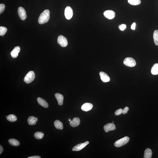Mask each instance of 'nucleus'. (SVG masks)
<instances>
[{"mask_svg":"<svg viewBox=\"0 0 158 158\" xmlns=\"http://www.w3.org/2000/svg\"><path fill=\"white\" fill-rule=\"evenodd\" d=\"M7 31V29L3 26L0 27V36H4Z\"/></svg>","mask_w":158,"mask_h":158,"instance_id":"obj_26","label":"nucleus"},{"mask_svg":"<svg viewBox=\"0 0 158 158\" xmlns=\"http://www.w3.org/2000/svg\"><path fill=\"white\" fill-rule=\"evenodd\" d=\"M104 15L106 18L109 20H112L115 18L116 13L112 10H108L104 12Z\"/></svg>","mask_w":158,"mask_h":158,"instance_id":"obj_8","label":"nucleus"},{"mask_svg":"<svg viewBox=\"0 0 158 158\" xmlns=\"http://www.w3.org/2000/svg\"><path fill=\"white\" fill-rule=\"evenodd\" d=\"M10 145L14 146H18L20 145V142L18 140L15 139H10L8 140Z\"/></svg>","mask_w":158,"mask_h":158,"instance_id":"obj_18","label":"nucleus"},{"mask_svg":"<svg viewBox=\"0 0 158 158\" xmlns=\"http://www.w3.org/2000/svg\"><path fill=\"white\" fill-rule=\"evenodd\" d=\"M35 78V75L34 72L30 71L26 76L24 79V81L27 84H30L33 81Z\"/></svg>","mask_w":158,"mask_h":158,"instance_id":"obj_3","label":"nucleus"},{"mask_svg":"<svg viewBox=\"0 0 158 158\" xmlns=\"http://www.w3.org/2000/svg\"><path fill=\"white\" fill-rule=\"evenodd\" d=\"M3 150V149L2 146L1 145L0 146V154H1L2 153Z\"/></svg>","mask_w":158,"mask_h":158,"instance_id":"obj_33","label":"nucleus"},{"mask_svg":"<svg viewBox=\"0 0 158 158\" xmlns=\"http://www.w3.org/2000/svg\"><path fill=\"white\" fill-rule=\"evenodd\" d=\"M7 116H6V117L7 118Z\"/></svg>","mask_w":158,"mask_h":158,"instance_id":"obj_35","label":"nucleus"},{"mask_svg":"<svg viewBox=\"0 0 158 158\" xmlns=\"http://www.w3.org/2000/svg\"><path fill=\"white\" fill-rule=\"evenodd\" d=\"M120 30L122 31L124 30L126 28V26L125 24H122L120 25L118 27Z\"/></svg>","mask_w":158,"mask_h":158,"instance_id":"obj_29","label":"nucleus"},{"mask_svg":"<svg viewBox=\"0 0 158 158\" xmlns=\"http://www.w3.org/2000/svg\"><path fill=\"white\" fill-rule=\"evenodd\" d=\"M5 8V6L4 4H0V14H1L4 11Z\"/></svg>","mask_w":158,"mask_h":158,"instance_id":"obj_28","label":"nucleus"},{"mask_svg":"<svg viewBox=\"0 0 158 158\" xmlns=\"http://www.w3.org/2000/svg\"><path fill=\"white\" fill-rule=\"evenodd\" d=\"M18 13L19 16L22 20H24L27 18L26 12L24 8L20 6L18 9Z\"/></svg>","mask_w":158,"mask_h":158,"instance_id":"obj_7","label":"nucleus"},{"mask_svg":"<svg viewBox=\"0 0 158 158\" xmlns=\"http://www.w3.org/2000/svg\"><path fill=\"white\" fill-rule=\"evenodd\" d=\"M28 158H41V157L39 156H34L28 157Z\"/></svg>","mask_w":158,"mask_h":158,"instance_id":"obj_32","label":"nucleus"},{"mask_svg":"<svg viewBox=\"0 0 158 158\" xmlns=\"http://www.w3.org/2000/svg\"><path fill=\"white\" fill-rule=\"evenodd\" d=\"M6 119L11 122H14L17 120L16 116L15 115L13 114H10L6 118Z\"/></svg>","mask_w":158,"mask_h":158,"instance_id":"obj_22","label":"nucleus"},{"mask_svg":"<svg viewBox=\"0 0 158 158\" xmlns=\"http://www.w3.org/2000/svg\"><path fill=\"white\" fill-rule=\"evenodd\" d=\"M20 48L19 46H16L15 47L11 53L12 57L15 58L18 57V53L20 52Z\"/></svg>","mask_w":158,"mask_h":158,"instance_id":"obj_14","label":"nucleus"},{"mask_svg":"<svg viewBox=\"0 0 158 158\" xmlns=\"http://www.w3.org/2000/svg\"><path fill=\"white\" fill-rule=\"evenodd\" d=\"M116 126L113 123H108L105 125L104 126V130L106 132H108L110 130H116Z\"/></svg>","mask_w":158,"mask_h":158,"instance_id":"obj_10","label":"nucleus"},{"mask_svg":"<svg viewBox=\"0 0 158 158\" xmlns=\"http://www.w3.org/2000/svg\"><path fill=\"white\" fill-rule=\"evenodd\" d=\"M50 18V12L49 10H46L41 14L38 20V23L40 24L47 23L49 21Z\"/></svg>","mask_w":158,"mask_h":158,"instance_id":"obj_1","label":"nucleus"},{"mask_svg":"<svg viewBox=\"0 0 158 158\" xmlns=\"http://www.w3.org/2000/svg\"><path fill=\"white\" fill-rule=\"evenodd\" d=\"M38 119L37 118L34 116H30L28 118L27 122L29 125H35L36 124Z\"/></svg>","mask_w":158,"mask_h":158,"instance_id":"obj_17","label":"nucleus"},{"mask_svg":"<svg viewBox=\"0 0 158 158\" xmlns=\"http://www.w3.org/2000/svg\"><path fill=\"white\" fill-rule=\"evenodd\" d=\"M34 137L37 140H41L43 138L44 134L42 132H36L34 134Z\"/></svg>","mask_w":158,"mask_h":158,"instance_id":"obj_23","label":"nucleus"},{"mask_svg":"<svg viewBox=\"0 0 158 158\" xmlns=\"http://www.w3.org/2000/svg\"><path fill=\"white\" fill-rule=\"evenodd\" d=\"M123 110L121 108L118 109L116 110L115 112V114L116 116H120Z\"/></svg>","mask_w":158,"mask_h":158,"instance_id":"obj_27","label":"nucleus"},{"mask_svg":"<svg viewBox=\"0 0 158 158\" xmlns=\"http://www.w3.org/2000/svg\"><path fill=\"white\" fill-rule=\"evenodd\" d=\"M80 118H74L70 122V124L71 126L75 128L80 125Z\"/></svg>","mask_w":158,"mask_h":158,"instance_id":"obj_13","label":"nucleus"},{"mask_svg":"<svg viewBox=\"0 0 158 158\" xmlns=\"http://www.w3.org/2000/svg\"><path fill=\"white\" fill-rule=\"evenodd\" d=\"M114 123V122H113H113H112V123Z\"/></svg>","mask_w":158,"mask_h":158,"instance_id":"obj_34","label":"nucleus"},{"mask_svg":"<svg viewBox=\"0 0 158 158\" xmlns=\"http://www.w3.org/2000/svg\"><path fill=\"white\" fill-rule=\"evenodd\" d=\"M93 107V105L89 103H86L84 104L81 107L82 110L87 112L90 110Z\"/></svg>","mask_w":158,"mask_h":158,"instance_id":"obj_12","label":"nucleus"},{"mask_svg":"<svg viewBox=\"0 0 158 158\" xmlns=\"http://www.w3.org/2000/svg\"><path fill=\"white\" fill-rule=\"evenodd\" d=\"M124 64L126 66L130 67H134L136 65V62L134 59L131 58H127L124 61Z\"/></svg>","mask_w":158,"mask_h":158,"instance_id":"obj_4","label":"nucleus"},{"mask_svg":"<svg viewBox=\"0 0 158 158\" xmlns=\"http://www.w3.org/2000/svg\"><path fill=\"white\" fill-rule=\"evenodd\" d=\"M128 2L133 6H137L140 4L141 1L140 0H128Z\"/></svg>","mask_w":158,"mask_h":158,"instance_id":"obj_25","label":"nucleus"},{"mask_svg":"<svg viewBox=\"0 0 158 158\" xmlns=\"http://www.w3.org/2000/svg\"><path fill=\"white\" fill-rule=\"evenodd\" d=\"M99 74L101 80L103 82L106 83L109 82L110 80L109 76L106 73L101 72Z\"/></svg>","mask_w":158,"mask_h":158,"instance_id":"obj_11","label":"nucleus"},{"mask_svg":"<svg viewBox=\"0 0 158 158\" xmlns=\"http://www.w3.org/2000/svg\"><path fill=\"white\" fill-rule=\"evenodd\" d=\"M54 125L56 128L58 130H62L63 128V124L59 120H57L55 121Z\"/></svg>","mask_w":158,"mask_h":158,"instance_id":"obj_20","label":"nucleus"},{"mask_svg":"<svg viewBox=\"0 0 158 158\" xmlns=\"http://www.w3.org/2000/svg\"><path fill=\"white\" fill-rule=\"evenodd\" d=\"M55 97L57 100L58 104L59 106H62L63 104L64 97L62 95L59 93L55 94Z\"/></svg>","mask_w":158,"mask_h":158,"instance_id":"obj_15","label":"nucleus"},{"mask_svg":"<svg viewBox=\"0 0 158 158\" xmlns=\"http://www.w3.org/2000/svg\"><path fill=\"white\" fill-rule=\"evenodd\" d=\"M152 155V152L150 148H147L146 149L144 152V158H151Z\"/></svg>","mask_w":158,"mask_h":158,"instance_id":"obj_19","label":"nucleus"},{"mask_svg":"<svg viewBox=\"0 0 158 158\" xmlns=\"http://www.w3.org/2000/svg\"><path fill=\"white\" fill-rule=\"evenodd\" d=\"M129 140V138L128 136H125L116 141L114 143V145L116 147H121L128 143Z\"/></svg>","mask_w":158,"mask_h":158,"instance_id":"obj_2","label":"nucleus"},{"mask_svg":"<svg viewBox=\"0 0 158 158\" xmlns=\"http://www.w3.org/2000/svg\"><path fill=\"white\" fill-rule=\"evenodd\" d=\"M37 100L39 104L42 106V107L45 108H47L48 107V104L47 102L42 98L40 97L38 98Z\"/></svg>","mask_w":158,"mask_h":158,"instance_id":"obj_16","label":"nucleus"},{"mask_svg":"<svg viewBox=\"0 0 158 158\" xmlns=\"http://www.w3.org/2000/svg\"><path fill=\"white\" fill-rule=\"evenodd\" d=\"M58 42L59 45L62 47H66L68 45L67 39L63 36L60 35L58 36Z\"/></svg>","mask_w":158,"mask_h":158,"instance_id":"obj_5","label":"nucleus"},{"mask_svg":"<svg viewBox=\"0 0 158 158\" xmlns=\"http://www.w3.org/2000/svg\"><path fill=\"white\" fill-rule=\"evenodd\" d=\"M89 144V142L86 141L84 143L79 144L74 147L72 149V150L73 151H79L81 150L86 146Z\"/></svg>","mask_w":158,"mask_h":158,"instance_id":"obj_9","label":"nucleus"},{"mask_svg":"<svg viewBox=\"0 0 158 158\" xmlns=\"http://www.w3.org/2000/svg\"><path fill=\"white\" fill-rule=\"evenodd\" d=\"M73 14L72 9L70 6H67L64 11V15L66 19L70 20L72 18Z\"/></svg>","mask_w":158,"mask_h":158,"instance_id":"obj_6","label":"nucleus"},{"mask_svg":"<svg viewBox=\"0 0 158 158\" xmlns=\"http://www.w3.org/2000/svg\"><path fill=\"white\" fill-rule=\"evenodd\" d=\"M151 73L154 75L158 74V64H154L151 70Z\"/></svg>","mask_w":158,"mask_h":158,"instance_id":"obj_21","label":"nucleus"},{"mask_svg":"<svg viewBox=\"0 0 158 158\" xmlns=\"http://www.w3.org/2000/svg\"><path fill=\"white\" fill-rule=\"evenodd\" d=\"M154 42L156 45L158 46V30L154 31L153 34Z\"/></svg>","mask_w":158,"mask_h":158,"instance_id":"obj_24","label":"nucleus"},{"mask_svg":"<svg viewBox=\"0 0 158 158\" xmlns=\"http://www.w3.org/2000/svg\"><path fill=\"white\" fill-rule=\"evenodd\" d=\"M136 24L135 23H134L131 26V28L132 30H135L136 28Z\"/></svg>","mask_w":158,"mask_h":158,"instance_id":"obj_31","label":"nucleus"},{"mask_svg":"<svg viewBox=\"0 0 158 158\" xmlns=\"http://www.w3.org/2000/svg\"><path fill=\"white\" fill-rule=\"evenodd\" d=\"M128 110L129 108L128 107H125L124 109L123 110L122 114H127Z\"/></svg>","mask_w":158,"mask_h":158,"instance_id":"obj_30","label":"nucleus"}]
</instances>
